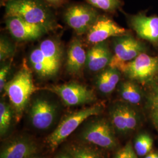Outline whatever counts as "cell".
Returning a JSON list of instances; mask_svg holds the SVG:
<instances>
[{"label":"cell","instance_id":"obj_1","mask_svg":"<svg viewBox=\"0 0 158 158\" xmlns=\"http://www.w3.org/2000/svg\"><path fill=\"white\" fill-rule=\"evenodd\" d=\"M63 55V48L60 41L49 38L40 42L30 52L29 63L39 79H53L60 72Z\"/></svg>","mask_w":158,"mask_h":158},{"label":"cell","instance_id":"obj_14","mask_svg":"<svg viewBox=\"0 0 158 158\" xmlns=\"http://www.w3.org/2000/svg\"><path fill=\"white\" fill-rule=\"evenodd\" d=\"M127 34L125 29L119 26L113 19L105 15H100L86 35V40L91 45L106 41Z\"/></svg>","mask_w":158,"mask_h":158},{"label":"cell","instance_id":"obj_16","mask_svg":"<svg viewBox=\"0 0 158 158\" xmlns=\"http://www.w3.org/2000/svg\"><path fill=\"white\" fill-rule=\"evenodd\" d=\"M87 52L79 38H74L70 42L66 62V69L70 75L78 76L81 75L85 68Z\"/></svg>","mask_w":158,"mask_h":158},{"label":"cell","instance_id":"obj_30","mask_svg":"<svg viewBox=\"0 0 158 158\" xmlns=\"http://www.w3.org/2000/svg\"><path fill=\"white\" fill-rule=\"evenodd\" d=\"M145 158H158V153H149V154H148L145 156Z\"/></svg>","mask_w":158,"mask_h":158},{"label":"cell","instance_id":"obj_13","mask_svg":"<svg viewBox=\"0 0 158 158\" xmlns=\"http://www.w3.org/2000/svg\"><path fill=\"white\" fill-rule=\"evenodd\" d=\"M128 18L130 27L139 38L158 47V17L148 16L141 12Z\"/></svg>","mask_w":158,"mask_h":158},{"label":"cell","instance_id":"obj_10","mask_svg":"<svg viewBox=\"0 0 158 158\" xmlns=\"http://www.w3.org/2000/svg\"><path fill=\"white\" fill-rule=\"evenodd\" d=\"M44 89L55 94L67 106L89 104L96 100V95L93 90L74 81L52 85Z\"/></svg>","mask_w":158,"mask_h":158},{"label":"cell","instance_id":"obj_7","mask_svg":"<svg viewBox=\"0 0 158 158\" xmlns=\"http://www.w3.org/2000/svg\"><path fill=\"white\" fill-rule=\"evenodd\" d=\"M113 49L114 55L109 66L119 70L126 63L147 52L144 43L128 34L113 38Z\"/></svg>","mask_w":158,"mask_h":158},{"label":"cell","instance_id":"obj_11","mask_svg":"<svg viewBox=\"0 0 158 158\" xmlns=\"http://www.w3.org/2000/svg\"><path fill=\"white\" fill-rule=\"evenodd\" d=\"M134 106L124 102H118L110 108V122L119 134H129L138 127L139 115Z\"/></svg>","mask_w":158,"mask_h":158},{"label":"cell","instance_id":"obj_15","mask_svg":"<svg viewBox=\"0 0 158 158\" xmlns=\"http://www.w3.org/2000/svg\"><path fill=\"white\" fill-rule=\"evenodd\" d=\"M113 54L106 40L96 44L87 52L85 68L93 73H98L109 66Z\"/></svg>","mask_w":158,"mask_h":158},{"label":"cell","instance_id":"obj_6","mask_svg":"<svg viewBox=\"0 0 158 158\" xmlns=\"http://www.w3.org/2000/svg\"><path fill=\"white\" fill-rule=\"evenodd\" d=\"M28 106L29 119L34 128L45 131L56 123L59 106L53 100L46 96H37L32 100Z\"/></svg>","mask_w":158,"mask_h":158},{"label":"cell","instance_id":"obj_25","mask_svg":"<svg viewBox=\"0 0 158 158\" xmlns=\"http://www.w3.org/2000/svg\"><path fill=\"white\" fill-rule=\"evenodd\" d=\"M134 147L131 142H128L124 147L117 152L114 158H138Z\"/></svg>","mask_w":158,"mask_h":158},{"label":"cell","instance_id":"obj_17","mask_svg":"<svg viewBox=\"0 0 158 158\" xmlns=\"http://www.w3.org/2000/svg\"><path fill=\"white\" fill-rule=\"evenodd\" d=\"M38 151L36 143L31 139L21 137L10 142L3 147L0 158H29Z\"/></svg>","mask_w":158,"mask_h":158},{"label":"cell","instance_id":"obj_27","mask_svg":"<svg viewBox=\"0 0 158 158\" xmlns=\"http://www.w3.org/2000/svg\"><path fill=\"white\" fill-rule=\"evenodd\" d=\"M153 124L158 131V106H148Z\"/></svg>","mask_w":158,"mask_h":158},{"label":"cell","instance_id":"obj_18","mask_svg":"<svg viewBox=\"0 0 158 158\" xmlns=\"http://www.w3.org/2000/svg\"><path fill=\"white\" fill-rule=\"evenodd\" d=\"M122 74L118 69L110 66L98 72L94 79L97 89L104 95L111 94L118 85Z\"/></svg>","mask_w":158,"mask_h":158},{"label":"cell","instance_id":"obj_24","mask_svg":"<svg viewBox=\"0 0 158 158\" xmlns=\"http://www.w3.org/2000/svg\"><path fill=\"white\" fill-rule=\"evenodd\" d=\"M15 52V46L10 40L4 35L0 38V60L4 62L11 59Z\"/></svg>","mask_w":158,"mask_h":158},{"label":"cell","instance_id":"obj_23","mask_svg":"<svg viewBox=\"0 0 158 158\" xmlns=\"http://www.w3.org/2000/svg\"><path fill=\"white\" fill-rule=\"evenodd\" d=\"M93 7L104 11L113 12L119 9L123 5L121 0H85Z\"/></svg>","mask_w":158,"mask_h":158},{"label":"cell","instance_id":"obj_19","mask_svg":"<svg viewBox=\"0 0 158 158\" xmlns=\"http://www.w3.org/2000/svg\"><path fill=\"white\" fill-rule=\"evenodd\" d=\"M118 93L123 102L132 106L139 104L143 98V92L138 83L127 79L118 85Z\"/></svg>","mask_w":158,"mask_h":158},{"label":"cell","instance_id":"obj_29","mask_svg":"<svg viewBox=\"0 0 158 158\" xmlns=\"http://www.w3.org/2000/svg\"><path fill=\"white\" fill-rule=\"evenodd\" d=\"M55 158H73L68 153H59L56 156Z\"/></svg>","mask_w":158,"mask_h":158},{"label":"cell","instance_id":"obj_8","mask_svg":"<svg viewBox=\"0 0 158 158\" xmlns=\"http://www.w3.org/2000/svg\"><path fill=\"white\" fill-rule=\"evenodd\" d=\"M120 71L127 79L148 84L158 76V56L143 53L126 63Z\"/></svg>","mask_w":158,"mask_h":158},{"label":"cell","instance_id":"obj_3","mask_svg":"<svg viewBox=\"0 0 158 158\" xmlns=\"http://www.w3.org/2000/svg\"><path fill=\"white\" fill-rule=\"evenodd\" d=\"M40 89L34 85L32 72L25 63L8 81L4 91L8 97L17 121L21 118L25 110L28 107L31 97Z\"/></svg>","mask_w":158,"mask_h":158},{"label":"cell","instance_id":"obj_20","mask_svg":"<svg viewBox=\"0 0 158 158\" xmlns=\"http://www.w3.org/2000/svg\"><path fill=\"white\" fill-rule=\"evenodd\" d=\"M66 151L73 158H104L96 149L83 144H72Z\"/></svg>","mask_w":158,"mask_h":158},{"label":"cell","instance_id":"obj_4","mask_svg":"<svg viewBox=\"0 0 158 158\" xmlns=\"http://www.w3.org/2000/svg\"><path fill=\"white\" fill-rule=\"evenodd\" d=\"M102 110V105L95 104L65 115L46 138V143L51 150L55 151L58 146L77 130L80 125L91 117L100 115Z\"/></svg>","mask_w":158,"mask_h":158},{"label":"cell","instance_id":"obj_2","mask_svg":"<svg viewBox=\"0 0 158 158\" xmlns=\"http://www.w3.org/2000/svg\"><path fill=\"white\" fill-rule=\"evenodd\" d=\"M5 11L6 17H19L44 27L48 32L58 27L52 8L44 0H6Z\"/></svg>","mask_w":158,"mask_h":158},{"label":"cell","instance_id":"obj_28","mask_svg":"<svg viewBox=\"0 0 158 158\" xmlns=\"http://www.w3.org/2000/svg\"><path fill=\"white\" fill-rule=\"evenodd\" d=\"M52 8H57L64 6L69 0H44Z\"/></svg>","mask_w":158,"mask_h":158},{"label":"cell","instance_id":"obj_32","mask_svg":"<svg viewBox=\"0 0 158 158\" xmlns=\"http://www.w3.org/2000/svg\"><path fill=\"white\" fill-rule=\"evenodd\" d=\"M42 158V157H40V156H31V157H30V158Z\"/></svg>","mask_w":158,"mask_h":158},{"label":"cell","instance_id":"obj_5","mask_svg":"<svg viewBox=\"0 0 158 158\" xmlns=\"http://www.w3.org/2000/svg\"><path fill=\"white\" fill-rule=\"evenodd\" d=\"M79 137L86 143L111 150L117 145L115 130L110 121L103 118L91 119L85 123Z\"/></svg>","mask_w":158,"mask_h":158},{"label":"cell","instance_id":"obj_21","mask_svg":"<svg viewBox=\"0 0 158 158\" xmlns=\"http://www.w3.org/2000/svg\"><path fill=\"white\" fill-rule=\"evenodd\" d=\"M14 112L10 103H8L4 100L0 102V134L5 135L8 131L11 125Z\"/></svg>","mask_w":158,"mask_h":158},{"label":"cell","instance_id":"obj_12","mask_svg":"<svg viewBox=\"0 0 158 158\" xmlns=\"http://www.w3.org/2000/svg\"><path fill=\"white\" fill-rule=\"evenodd\" d=\"M5 23L12 37L19 42L38 40L48 32L44 27L28 23L19 17H6Z\"/></svg>","mask_w":158,"mask_h":158},{"label":"cell","instance_id":"obj_22","mask_svg":"<svg viewBox=\"0 0 158 158\" xmlns=\"http://www.w3.org/2000/svg\"><path fill=\"white\" fill-rule=\"evenodd\" d=\"M153 143L152 138L148 134L143 132L136 137L133 147L137 155L142 157L151 152Z\"/></svg>","mask_w":158,"mask_h":158},{"label":"cell","instance_id":"obj_9","mask_svg":"<svg viewBox=\"0 0 158 158\" xmlns=\"http://www.w3.org/2000/svg\"><path fill=\"white\" fill-rule=\"evenodd\" d=\"M99 16L96 8L81 3L69 6L63 13L64 22L79 35L87 34Z\"/></svg>","mask_w":158,"mask_h":158},{"label":"cell","instance_id":"obj_26","mask_svg":"<svg viewBox=\"0 0 158 158\" xmlns=\"http://www.w3.org/2000/svg\"><path fill=\"white\" fill-rule=\"evenodd\" d=\"M11 69V62L10 61L3 63L0 69V91H4L6 84L8 82L7 79Z\"/></svg>","mask_w":158,"mask_h":158},{"label":"cell","instance_id":"obj_31","mask_svg":"<svg viewBox=\"0 0 158 158\" xmlns=\"http://www.w3.org/2000/svg\"><path fill=\"white\" fill-rule=\"evenodd\" d=\"M152 81H153V82H155L156 84H157L158 85V76L157 77H156L153 80H152Z\"/></svg>","mask_w":158,"mask_h":158}]
</instances>
